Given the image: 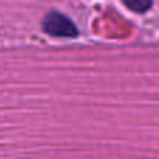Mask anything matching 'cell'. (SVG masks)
<instances>
[{"mask_svg": "<svg viewBox=\"0 0 159 159\" xmlns=\"http://www.w3.org/2000/svg\"><path fill=\"white\" fill-rule=\"evenodd\" d=\"M124 4L130 8V10L135 11V13H144L152 6L151 2H143V0H135V2H126Z\"/></svg>", "mask_w": 159, "mask_h": 159, "instance_id": "obj_2", "label": "cell"}, {"mask_svg": "<svg viewBox=\"0 0 159 159\" xmlns=\"http://www.w3.org/2000/svg\"><path fill=\"white\" fill-rule=\"evenodd\" d=\"M42 28L46 34L57 38H75L78 35V28L70 17L60 11H50L42 21Z\"/></svg>", "mask_w": 159, "mask_h": 159, "instance_id": "obj_1", "label": "cell"}]
</instances>
